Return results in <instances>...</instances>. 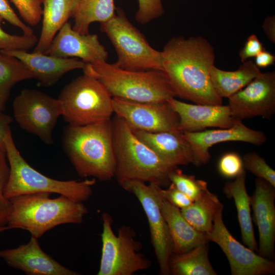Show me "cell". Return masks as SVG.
I'll use <instances>...</instances> for the list:
<instances>
[{
    "label": "cell",
    "mask_w": 275,
    "mask_h": 275,
    "mask_svg": "<svg viewBox=\"0 0 275 275\" xmlns=\"http://www.w3.org/2000/svg\"><path fill=\"white\" fill-rule=\"evenodd\" d=\"M138 4L135 20L140 24L150 22L164 14L161 0H138Z\"/></svg>",
    "instance_id": "obj_36"
},
{
    "label": "cell",
    "mask_w": 275,
    "mask_h": 275,
    "mask_svg": "<svg viewBox=\"0 0 275 275\" xmlns=\"http://www.w3.org/2000/svg\"><path fill=\"white\" fill-rule=\"evenodd\" d=\"M264 49L257 36L252 34L248 37L243 47L239 51L240 61L243 63L250 58L255 57Z\"/></svg>",
    "instance_id": "obj_39"
},
{
    "label": "cell",
    "mask_w": 275,
    "mask_h": 275,
    "mask_svg": "<svg viewBox=\"0 0 275 275\" xmlns=\"http://www.w3.org/2000/svg\"><path fill=\"white\" fill-rule=\"evenodd\" d=\"M30 78L32 73L21 61L0 52V111H5L13 87Z\"/></svg>",
    "instance_id": "obj_29"
},
{
    "label": "cell",
    "mask_w": 275,
    "mask_h": 275,
    "mask_svg": "<svg viewBox=\"0 0 275 275\" xmlns=\"http://www.w3.org/2000/svg\"><path fill=\"white\" fill-rule=\"evenodd\" d=\"M12 118L0 111V147L5 150L4 139L6 133L10 128V125L12 122Z\"/></svg>",
    "instance_id": "obj_40"
},
{
    "label": "cell",
    "mask_w": 275,
    "mask_h": 275,
    "mask_svg": "<svg viewBox=\"0 0 275 275\" xmlns=\"http://www.w3.org/2000/svg\"><path fill=\"white\" fill-rule=\"evenodd\" d=\"M9 175L4 195L8 199L21 195L41 193H56L84 202L93 195L96 179L62 181L52 179L32 168L22 157L14 142L10 128L4 139Z\"/></svg>",
    "instance_id": "obj_6"
},
{
    "label": "cell",
    "mask_w": 275,
    "mask_h": 275,
    "mask_svg": "<svg viewBox=\"0 0 275 275\" xmlns=\"http://www.w3.org/2000/svg\"><path fill=\"white\" fill-rule=\"evenodd\" d=\"M169 267L170 274L217 275L209 261L207 244L183 253H172Z\"/></svg>",
    "instance_id": "obj_27"
},
{
    "label": "cell",
    "mask_w": 275,
    "mask_h": 275,
    "mask_svg": "<svg viewBox=\"0 0 275 275\" xmlns=\"http://www.w3.org/2000/svg\"><path fill=\"white\" fill-rule=\"evenodd\" d=\"M45 53L77 58L91 64L106 61L108 56L97 34H81L74 30L68 21L58 31Z\"/></svg>",
    "instance_id": "obj_16"
},
{
    "label": "cell",
    "mask_w": 275,
    "mask_h": 275,
    "mask_svg": "<svg viewBox=\"0 0 275 275\" xmlns=\"http://www.w3.org/2000/svg\"><path fill=\"white\" fill-rule=\"evenodd\" d=\"M255 63L259 68H266L272 64L275 61L274 55L265 49L255 57Z\"/></svg>",
    "instance_id": "obj_41"
},
{
    "label": "cell",
    "mask_w": 275,
    "mask_h": 275,
    "mask_svg": "<svg viewBox=\"0 0 275 275\" xmlns=\"http://www.w3.org/2000/svg\"><path fill=\"white\" fill-rule=\"evenodd\" d=\"M116 9L114 0H75L71 14L72 28L81 34H89L92 23L108 21Z\"/></svg>",
    "instance_id": "obj_26"
},
{
    "label": "cell",
    "mask_w": 275,
    "mask_h": 275,
    "mask_svg": "<svg viewBox=\"0 0 275 275\" xmlns=\"http://www.w3.org/2000/svg\"><path fill=\"white\" fill-rule=\"evenodd\" d=\"M262 28L268 38L271 42L275 43V16H268L264 20Z\"/></svg>",
    "instance_id": "obj_42"
},
{
    "label": "cell",
    "mask_w": 275,
    "mask_h": 275,
    "mask_svg": "<svg viewBox=\"0 0 275 275\" xmlns=\"http://www.w3.org/2000/svg\"><path fill=\"white\" fill-rule=\"evenodd\" d=\"M182 135L190 145L194 164L196 166L209 162L211 157L209 149L215 144L226 142H242L261 146L266 141L264 132L249 128L239 121L229 128L184 132Z\"/></svg>",
    "instance_id": "obj_15"
},
{
    "label": "cell",
    "mask_w": 275,
    "mask_h": 275,
    "mask_svg": "<svg viewBox=\"0 0 275 275\" xmlns=\"http://www.w3.org/2000/svg\"><path fill=\"white\" fill-rule=\"evenodd\" d=\"M167 101L178 115L182 133L202 131L209 127L229 128L237 121L227 105L193 104L175 98Z\"/></svg>",
    "instance_id": "obj_19"
},
{
    "label": "cell",
    "mask_w": 275,
    "mask_h": 275,
    "mask_svg": "<svg viewBox=\"0 0 275 275\" xmlns=\"http://www.w3.org/2000/svg\"><path fill=\"white\" fill-rule=\"evenodd\" d=\"M169 179L178 189L193 201L203 198L210 191L206 181L197 179L194 175L185 174L177 167L170 172Z\"/></svg>",
    "instance_id": "obj_30"
},
{
    "label": "cell",
    "mask_w": 275,
    "mask_h": 275,
    "mask_svg": "<svg viewBox=\"0 0 275 275\" xmlns=\"http://www.w3.org/2000/svg\"><path fill=\"white\" fill-rule=\"evenodd\" d=\"M103 230L102 249L98 275H131L147 269L151 261L140 252L141 243L136 239L134 230L120 227L116 235L112 228L113 218L107 213L101 215Z\"/></svg>",
    "instance_id": "obj_9"
},
{
    "label": "cell",
    "mask_w": 275,
    "mask_h": 275,
    "mask_svg": "<svg viewBox=\"0 0 275 275\" xmlns=\"http://www.w3.org/2000/svg\"><path fill=\"white\" fill-rule=\"evenodd\" d=\"M3 18L0 16V51L10 50H27L35 47L38 39L34 34L12 35L5 32L1 26Z\"/></svg>",
    "instance_id": "obj_32"
},
{
    "label": "cell",
    "mask_w": 275,
    "mask_h": 275,
    "mask_svg": "<svg viewBox=\"0 0 275 275\" xmlns=\"http://www.w3.org/2000/svg\"><path fill=\"white\" fill-rule=\"evenodd\" d=\"M133 194L141 203L147 218L151 242L161 275L170 274L169 262L173 252V245L168 224L159 206L160 186L131 180L121 185Z\"/></svg>",
    "instance_id": "obj_11"
},
{
    "label": "cell",
    "mask_w": 275,
    "mask_h": 275,
    "mask_svg": "<svg viewBox=\"0 0 275 275\" xmlns=\"http://www.w3.org/2000/svg\"><path fill=\"white\" fill-rule=\"evenodd\" d=\"M221 204L217 196L209 191L180 211L194 228L206 234L212 229L215 210Z\"/></svg>",
    "instance_id": "obj_28"
},
{
    "label": "cell",
    "mask_w": 275,
    "mask_h": 275,
    "mask_svg": "<svg viewBox=\"0 0 275 275\" xmlns=\"http://www.w3.org/2000/svg\"><path fill=\"white\" fill-rule=\"evenodd\" d=\"M117 55L115 64L133 71H162L161 52L153 48L144 36L128 19L121 9L114 16L100 23Z\"/></svg>",
    "instance_id": "obj_8"
},
{
    "label": "cell",
    "mask_w": 275,
    "mask_h": 275,
    "mask_svg": "<svg viewBox=\"0 0 275 275\" xmlns=\"http://www.w3.org/2000/svg\"><path fill=\"white\" fill-rule=\"evenodd\" d=\"M223 191L228 198H232L234 201L243 244L250 250L257 252L258 247L251 214L250 196L247 193L245 186V173L233 181L227 182Z\"/></svg>",
    "instance_id": "obj_24"
},
{
    "label": "cell",
    "mask_w": 275,
    "mask_h": 275,
    "mask_svg": "<svg viewBox=\"0 0 275 275\" xmlns=\"http://www.w3.org/2000/svg\"><path fill=\"white\" fill-rule=\"evenodd\" d=\"M0 52L21 61L31 71L33 78L43 86L54 85L66 73L83 69L86 63L74 58H61L25 50H2Z\"/></svg>",
    "instance_id": "obj_20"
},
{
    "label": "cell",
    "mask_w": 275,
    "mask_h": 275,
    "mask_svg": "<svg viewBox=\"0 0 275 275\" xmlns=\"http://www.w3.org/2000/svg\"><path fill=\"white\" fill-rule=\"evenodd\" d=\"M161 52L162 71L176 97L199 104H223L211 81L215 53L208 40L201 36L174 37Z\"/></svg>",
    "instance_id": "obj_1"
},
{
    "label": "cell",
    "mask_w": 275,
    "mask_h": 275,
    "mask_svg": "<svg viewBox=\"0 0 275 275\" xmlns=\"http://www.w3.org/2000/svg\"><path fill=\"white\" fill-rule=\"evenodd\" d=\"M63 149L78 175L107 181L115 177L116 159L112 120L83 126L68 125Z\"/></svg>",
    "instance_id": "obj_2"
},
{
    "label": "cell",
    "mask_w": 275,
    "mask_h": 275,
    "mask_svg": "<svg viewBox=\"0 0 275 275\" xmlns=\"http://www.w3.org/2000/svg\"><path fill=\"white\" fill-rule=\"evenodd\" d=\"M114 113L125 121L132 130L182 132L179 117L167 102H139L112 98Z\"/></svg>",
    "instance_id": "obj_13"
},
{
    "label": "cell",
    "mask_w": 275,
    "mask_h": 275,
    "mask_svg": "<svg viewBox=\"0 0 275 275\" xmlns=\"http://www.w3.org/2000/svg\"><path fill=\"white\" fill-rule=\"evenodd\" d=\"M116 159L115 177L121 186L137 180L168 186L169 174L174 169L163 161L151 149L139 140L122 118L112 120Z\"/></svg>",
    "instance_id": "obj_4"
},
{
    "label": "cell",
    "mask_w": 275,
    "mask_h": 275,
    "mask_svg": "<svg viewBox=\"0 0 275 275\" xmlns=\"http://www.w3.org/2000/svg\"><path fill=\"white\" fill-rule=\"evenodd\" d=\"M50 193L21 195L10 199L11 208L7 226L21 229L37 238L55 227L66 224H80L88 213L81 202L60 195L50 198Z\"/></svg>",
    "instance_id": "obj_3"
},
{
    "label": "cell",
    "mask_w": 275,
    "mask_h": 275,
    "mask_svg": "<svg viewBox=\"0 0 275 275\" xmlns=\"http://www.w3.org/2000/svg\"><path fill=\"white\" fill-rule=\"evenodd\" d=\"M2 150H4H4H3L1 147H0V152L2 151Z\"/></svg>",
    "instance_id": "obj_44"
},
{
    "label": "cell",
    "mask_w": 275,
    "mask_h": 275,
    "mask_svg": "<svg viewBox=\"0 0 275 275\" xmlns=\"http://www.w3.org/2000/svg\"><path fill=\"white\" fill-rule=\"evenodd\" d=\"M142 142L172 169L179 165L194 164L191 148L182 134L169 131L132 130Z\"/></svg>",
    "instance_id": "obj_21"
},
{
    "label": "cell",
    "mask_w": 275,
    "mask_h": 275,
    "mask_svg": "<svg viewBox=\"0 0 275 275\" xmlns=\"http://www.w3.org/2000/svg\"><path fill=\"white\" fill-rule=\"evenodd\" d=\"M0 16L10 24L21 29L23 34H34L33 29L19 18L7 0H0Z\"/></svg>",
    "instance_id": "obj_37"
},
{
    "label": "cell",
    "mask_w": 275,
    "mask_h": 275,
    "mask_svg": "<svg viewBox=\"0 0 275 275\" xmlns=\"http://www.w3.org/2000/svg\"><path fill=\"white\" fill-rule=\"evenodd\" d=\"M217 170L219 174L226 178H236L245 173L242 158L237 153H224L219 159Z\"/></svg>",
    "instance_id": "obj_34"
},
{
    "label": "cell",
    "mask_w": 275,
    "mask_h": 275,
    "mask_svg": "<svg viewBox=\"0 0 275 275\" xmlns=\"http://www.w3.org/2000/svg\"><path fill=\"white\" fill-rule=\"evenodd\" d=\"M224 205L216 209L211 230L206 233L208 241L216 243L226 255L232 275H267L275 273V263L238 241L223 220Z\"/></svg>",
    "instance_id": "obj_12"
},
{
    "label": "cell",
    "mask_w": 275,
    "mask_h": 275,
    "mask_svg": "<svg viewBox=\"0 0 275 275\" xmlns=\"http://www.w3.org/2000/svg\"><path fill=\"white\" fill-rule=\"evenodd\" d=\"M14 117L19 126L43 142L53 143L52 133L62 107L58 98L33 89H24L13 102Z\"/></svg>",
    "instance_id": "obj_10"
},
{
    "label": "cell",
    "mask_w": 275,
    "mask_h": 275,
    "mask_svg": "<svg viewBox=\"0 0 275 275\" xmlns=\"http://www.w3.org/2000/svg\"><path fill=\"white\" fill-rule=\"evenodd\" d=\"M275 190L268 182L258 178L255 189L250 197V205L254 212L259 235V255L271 259L274 256L275 241Z\"/></svg>",
    "instance_id": "obj_18"
},
{
    "label": "cell",
    "mask_w": 275,
    "mask_h": 275,
    "mask_svg": "<svg viewBox=\"0 0 275 275\" xmlns=\"http://www.w3.org/2000/svg\"><path fill=\"white\" fill-rule=\"evenodd\" d=\"M261 72L254 61L246 60L235 71L223 70L214 65L210 75L217 94L222 98H229L246 86Z\"/></svg>",
    "instance_id": "obj_25"
},
{
    "label": "cell",
    "mask_w": 275,
    "mask_h": 275,
    "mask_svg": "<svg viewBox=\"0 0 275 275\" xmlns=\"http://www.w3.org/2000/svg\"><path fill=\"white\" fill-rule=\"evenodd\" d=\"M242 159L245 170L258 178L264 179L275 187V171L263 158L252 152L245 154Z\"/></svg>",
    "instance_id": "obj_31"
},
{
    "label": "cell",
    "mask_w": 275,
    "mask_h": 275,
    "mask_svg": "<svg viewBox=\"0 0 275 275\" xmlns=\"http://www.w3.org/2000/svg\"><path fill=\"white\" fill-rule=\"evenodd\" d=\"M159 203L172 239L173 253H183L198 246L208 244L205 234L194 228L183 216L180 209L164 199L161 193Z\"/></svg>",
    "instance_id": "obj_22"
},
{
    "label": "cell",
    "mask_w": 275,
    "mask_h": 275,
    "mask_svg": "<svg viewBox=\"0 0 275 275\" xmlns=\"http://www.w3.org/2000/svg\"><path fill=\"white\" fill-rule=\"evenodd\" d=\"M228 99L231 115L237 121L258 116L270 119L275 113V72H261Z\"/></svg>",
    "instance_id": "obj_14"
},
{
    "label": "cell",
    "mask_w": 275,
    "mask_h": 275,
    "mask_svg": "<svg viewBox=\"0 0 275 275\" xmlns=\"http://www.w3.org/2000/svg\"><path fill=\"white\" fill-rule=\"evenodd\" d=\"M160 193L164 199L180 209L187 207L194 202L171 182L167 189L161 188Z\"/></svg>",
    "instance_id": "obj_38"
},
{
    "label": "cell",
    "mask_w": 275,
    "mask_h": 275,
    "mask_svg": "<svg viewBox=\"0 0 275 275\" xmlns=\"http://www.w3.org/2000/svg\"><path fill=\"white\" fill-rule=\"evenodd\" d=\"M9 175V166L5 151L0 152V226L7 225L11 208V201L4 195L5 188Z\"/></svg>",
    "instance_id": "obj_33"
},
{
    "label": "cell",
    "mask_w": 275,
    "mask_h": 275,
    "mask_svg": "<svg viewBox=\"0 0 275 275\" xmlns=\"http://www.w3.org/2000/svg\"><path fill=\"white\" fill-rule=\"evenodd\" d=\"M8 229H9L7 226H3V227L0 226V233Z\"/></svg>",
    "instance_id": "obj_43"
},
{
    "label": "cell",
    "mask_w": 275,
    "mask_h": 275,
    "mask_svg": "<svg viewBox=\"0 0 275 275\" xmlns=\"http://www.w3.org/2000/svg\"><path fill=\"white\" fill-rule=\"evenodd\" d=\"M21 17L29 25L34 26L41 20L43 0H10Z\"/></svg>",
    "instance_id": "obj_35"
},
{
    "label": "cell",
    "mask_w": 275,
    "mask_h": 275,
    "mask_svg": "<svg viewBox=\"0 0 275 275\" xmlns=\"http://www.w3.org/2000/svg\"><path fill=\"white\" fill-rule=\"evenodd\" d=\"M113 97L97 79L84 74L62 90V116L69 125L83 126L111 119Z\"/></svg>",
    "instance_id": "obj_7"
},
{
    "label": "cell",
    "mask_w": 275,
    "mask_h": 275,
    "mask_svg": "<svg viewBox=\"0 0 275 275\" xmlns=\"http://www.w3.org/2000/svg\"><path fill=\"white\" fill-rule=\"evenodd\" d=\"M84 74L99 80L113 98L139 102H163L176 95L162 71H133L105 62L86 63Z\"/></svg>",
    "instance_id": "obj_5"
},
{
    "label": "cell",
    "mask_w": 275,
    "mask_h": 275,
    "mask_svg": "<svg viewBox=\"0 0 275 275\" xmlns=\"http://www.w3.org/2000/svg\"><path fill=\"white\" fill-rule=\"evenodd\" d=\"M0 258L10 267L29 275H77L44 252L38 238L31 236L29 242L14 249L0 250Z\"/></svg>",
    "instance_id": "obj_17"
},
{
    "label": "cell",
    "mask_w": 275,
    "mask_h": 275,
    "mask_svg": "<svg viewBox=\"0 0 275 275\" xmlns=\"http://www.w3.org/2000/svg\"><path fill=\"white\" fill-rule=\"evenodd\" d=\"M75 0H43L42 26L33 52L45 53L54 37L71 17Z\"/></svg>",
    "instance_id": "obj_23"
}]
</instances>
